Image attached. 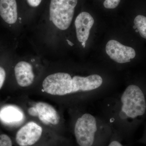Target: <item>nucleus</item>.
<instances>
[{
	"label": "nucleus",
	"instance_id": "f257e3e1",
	"mask_svg": "<svg viewBox=\"0 0 146 146\" xmlns=\"http://www.w3.org/2000/svg\"><path fill=\"white\" fill-rule=\"evenodd\" d=\"M122 103L121 111L127 117L135 118L145 114L146 103L145 96L141 89L136 85H129L127 87L121 97Z\"/></svg>",
	"mask_w": 146,
	"mask_h": 146
},
{
	"label": "nucleus",
	"instance_id": "f03ea898",
	"mask_svg": "<svg viewBox=\"0 0 146 146\" xmlns=\"http://www.w3.org/2000/svg\"><path fill=\"white\" fill-rule=\"evenodd\" d=\"M78 0H51L50 18L58 28L67 29L70 25Z\"/></svg>",
	"mask_w": 146,
	"mask_h": 146
},
{
	"label": "nucleus",
	"instance_id": "7ed1b4c3",
	"mask_svg": "<svg viewBox=\"0 0 146 146\" xmlns=\"http://www.w3.org/2000/svg\"><path fill=\"white\" fill-rule=\"evenodd\" d=\"M46 93L62 96L74 93V85L72 78L68 73H56L48 76L42 83Z\"/></svg>",
	"mask_w": 146,
	"mask_h": 146
},
{
	"label": "nucleus",
	"instance_id": "20e7f679",
	"mask_svg": "<svg viewBox=\"0 0 146 146\" xmlns=\"http://www.w3.org/2000/svg\"><path fill=\"white\" fill-rule=\"evenodd\" d=\"M97 130L96 120L93 115L86 113L79 118L74 128L75 135L79 145H93Z\"/></svg>",
	"mask_w": 146,
	"mask_h": 146
},
{
	"label": "nucleus",
	"instance_id": "39448f33",
	"mask_svg": "<svg viewBox=\"0 0 146 146\" xmlns=\"http://www.w3.org/2000/svg\"><path fill=\"white\" fill-rule=\"evenodd\" d=\"M29 114L38 117L40 121L46 125H56L60 121V116L54 108L46 102H39L30 108Z\"/></svg>",
	"mask_w": 146,
	"mask_h": 146
},
{
	"label": "nucleus",
	"instance_id": "423d86ee",
	"mask_svg": "<svg viewBox=\"0 0 146 146\" xmlns=\"http://www.w3.org/2000/svg\"><path fill=\"white\" fill-rule=\"evenodd\" d=\"M106 51L111 59L119 63L130 62V59L136 56V52L133 48L122 44L115 40L108 42Z\"/></svg>",
	"mask_w": 146,
	"mask_h": 146
},
{
	"label": "nucleus",
	"instance_id": "0eeeda50",
	"mask_svg": "<svg viewBox=\"0 0 146 146\" xmlns=\"http://www.w3.org/2000/svg\"><path fill=\"white\" fill-rule=\"evenodd\" d=\"M42 127L31 121L21 128L16 135V140L20 146H30L36 143L42 136Z\"/></svg>",
	"mask_w": 146,
	"mask_h": 146
},
{
	"label": "nucleus",
	"instance_id": "6e6552de",
	"mask_svg": "<svg viewBox=\"0 0 146 146\" xmlns=\"http://www.w3.org/2000/svg\"><path fill=\"white\" fill-rule=\"evenodd\" d=\"M94 23V18L88 12H81L77 16L75 25L77 37L80 42H86L88 40L90 30Z\"/></svg>",
	"mask_w": 146,
	"mask_h": 146
},
{
	"label": "nucleus",
	"instance_id": "1a4fd4ad",
	"mask_svg": "<svg viewBox=\"0 0 146 146\" xmlns=\"http://www.w3.org/2000/svg\"><path fill=\"white\" fill-rule=\"evenodd\" d=\"M25 119L23 111L16 106L8 105L0 109V121L7 125H18Z\"/></svg>",
	"mask_w": 146,
	"mask_h": 146
},
{
	"label": "nucleus",
	"instance_id": "9d476101",
	"mask_svg": "<svg viewBox=\"0 0 146 146\" xmlns=\"http://www.w3.org/2000/svg\"><path fill=\"white\" fill-rule=\"evenodd\" d=\"M17 83L22 87H27L33 83L34 74L31 64L25 61H21L14 68Z\"/></svg>",
	"mask_w": 146,
	"mask_h": 146
},
{
	"label": "nucleus",
	"instance_id": "9b49d317",
	"mask_svg": "<svg viewBox=\"0 0 146 146\" xmlns=\"http://www.w3.org/2000/svg\"><path fill=\"white\" fill-rule=\"evenodd\" d=\"M0 15L7 23H16L18 18L16 0H0Z\"/></svg>",
	"mask_w": 146,
	"mask_h": 146
},
{
	"label": "nucleus",
	"instance_id": "f8f14e48",
	"mask_svg": "<svg viewBox=\"0 0 146 146\" xmlns=\"http://www.w3.org/2000/svg\"><path fill=\"white\" fill-rule=\"evenodd\" d=\"M134 24L141 36L146 39V17L138 15L134 19Z\"/></svg>",
	"mask_w": 146,
	"mask_h": 146
},
{
	"label": "nucleus",
	"instance_id": "ddd939ff",
	"mask_svg": "<svg viewBox=\"0 0 146 146\" xmlns=\"http://www.w3.org/2000/svg\"><path fill=\"white\" fill-rule=\"evenodd\" d=\"M0 146H12V141L7 135H0Z\"/></svg>",
	"mask_w": 146,
	"mask_h": 146
},
{
	"label": "nucleus",
	"instance_id": "4468645a",
	"mask_svg": "<svg viewBox=\"0 0 146 146\" xmlns=\"http://www.w3.org/2000/svg\"><path fill=\"white\" fill-rule=\"evenodd\" d=\"M120 1L121 0H105L104 6L106 8L113 9L118 6Z\"/></svg>",
	"mask_w": 146,
	"mask_h": 146
},
{
	"label": "nucleus",
	"instance_id": "2eb2a0df",
	"mask_svg": "<svg viewBox=\"0 0 146 146\" xmlns=\"http://www.w3.org/2000/svg\"><path fill=\"white\" fill-rule=\"evenodd\" d=\"M5 78V71L2 67H0V89L3 85Z\"/></svg>",
	"mask_w": 146,
	"mask_h": 146
},
{
	"label": "nucleus",
	"instance_id": "dca6fc26",
	"mask_svg": "<svg viewBox=\"0 0 146 146\" xmlns=\"http://www.w3.org/2000/svg\"><path fill=\"white\" fill-rule=\"evenodd\" d=\"M28 3L32 7H36L41 3L42 0H27Z\"/></svg>",
	"mask_w": 146,
	"mask_h": 146
},
{
	"label": "nucleus",
	"instance_id": "f3484780",
	"mask_svg": "<svg viewBox=\"0 0 146 146\" xmlns=\"http://www.w3.org/2000/svg\"><path fill=\"white\" fill-rule=\"evenodd\" d=\"M108 146H123L120 143L117 141H113L111 142Z\"/></svg>",
	"mask_w": 146,
	"mask_h": 146
},
{
	"label": "nucleus",
	"instance_id": "a211bd4d",
	"mask_svg": "<svg viewBox=\"0 0 146 146\" xmlns=\"http://www.w3.org/2000/svg\"><path fill=\"white\" fill-rule=\"evenodd\" d=\"M67 42H68V44L70 45V46H73L74 45V44L72 43V42H70V40H68V39H67Z\"/></svg>",
	"mask_w": 146,
	"mask_h": 146
},
{
	"label": "nucleus",
	"instance_id": "6ab92c4d",
	"mask_svg": "<svg viewBox=\"0 0 146 146\" xmlns=\"http://www.w3.org/2000/svg\"><path fill=\"white\" fill-rule=\"evenodd\" d=\"M86 42H83L82 43V45L84 48H85V46H86Z\"/></svg>",
	"mask_w": 146,
	"mask_h": 146
},
{
	"label": "nucleus",
	"instance_id": "aec40b11",
	"mask_svg": "<svg viewBox=\"0 0 146 146\" xmlns=\"http://www.w3.org/2000/svg\"><path fill=\"white\" fill-rule=\"evenodd\" d=\"M133 29H137V28H136V27L135 26V25L133 26Z\"/></svg>",
	"mask_w": 146,
	"mask_h": 146
},
{
	"label": "nucleus",
	"instance_id": "412c9836",
	"mask_svg": "<svg viewBox=\"0 0 146 146\" xmlns=\"http://www.w3.org/2000/svg\"><path fill=\"white\" fill-rule=\"evenodd\" d=\"M136 33L138 32V30L137 29H136Z\"/></svg>",
	"mask_w": 146,
	"mask_h": 146
}]
</instances>
